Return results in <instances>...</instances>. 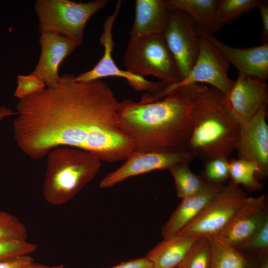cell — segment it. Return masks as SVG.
<instances>
[{"label": "cell", "instance_id": "12", "mask_svg": "<svg viewBox=\"0 0 268 268\" xmlns=\"http://www.w3.org/2000/svg\"><path fill=\"white\" fill-rule=\"evenodd\" d=\"M224 96L232 118L242 125L267 105L266 80L239 72L231 90Z\"/></svg>", "mask_w": 268, "mask_h": 268}, {"label": "cell", "instance_id": "21", "mask_svg": "<svg viewBox=\"0 0 268 268\" xmlns=\"http://www.w3.org/2000/svg\"><path fill=\"white\" fill-rule=\"evenodd\" d=\"M209 238L212 252L210 268H258L263 256L267 253L249 254L224 243L216 235Z\"/></svg>", "mask_w": 268, "mask_h": 268}, {"label": "cell", "instance_id": "33", "mask_svg": "<svg viewBox=\"0 0 268 268\" xmlns=\"http://www.w3.org/2000/svg\"><path fill=\"white\" fill-rule=\"evenodd\" d=\"M109 268H153L152 263L146 257L122 262Z\"/></svg>", "mask_w": 268, "mask_h": 268}, {"label": "cell", "instance_id": "29", "mask_svg": "<svg viewBox=\"0 0 268 268\" xmlns=\"http://www.w3.org/2000/svg\"><path fill=\"white\" fill-rule=\"evenodd\" d=\"M17 83L14 96L19 100L42 91L46 86L42 78L33 72L26 75H18Z\"/></svg>", "mask_w": 268, "mask_h": 268}, {"label": "cell", "instance_id": "37", "mask_svg": "<svg viewBox=\"0 0 268 268\" xmlns=\"http://www.w3.org/2000/svg\"></svg>", "mask_w": 268, "mask_h": 268}, {"label": "cell", "instance_id": "16", "mask_svg": "<svg viewBox=\"0 0 268 268\" xmlns=\"http://www.w3.org/2000/svg\"><path fill=\"white\" fill-rule=\"evenodd\" d=\"M41 52L33 73L40 76L47 87H55L61 79L59 67L78 46L63 36L51 33L41 34Z\"/></svg>", "mask_w": 268, "mask_h": 268}, {"label": "cell", "instance_id": "26", "mask_svg": "<svg viewBox=\"0 0 268 268\" xmlns=\"http://www.w3.org/2000/svg\"><path fill=\"white\" fill-rule=\"evenodd\" d=\"M229 163L228 157L223 156L206 160L201 176L207 183L223 185L229 178Z\"/></svg>", "mask_w": 268, "mask_h": 268}, {"label": "cell", "instance_id": "11", "mask_svg": "<svg viewBox=\"0 0 268 268\" xmlns=\"http://www.w3.org/2000/svg\"><path fill=\"white\" fill-rule=\"evenodd\" d=\"M194 156L189 152H141L134 150L118 168L100 182L102 189L111 187L125 180L152 171L169 169L178 163L189 164Z\"/></svg>", "mask_w": 268, "mask_h": 268}, {"label": "cell", "instance_id": "20", "mask_svg": "<svg viewBox=\"0 0 268 268\" xmlns=\"http://www.w3.org/2000/svg\"><path fill=\"white\" fill-rule=\"evenodd\" d=\"M219 0H166L169 11L178 10L187 13L195 25L213 35L223 25L217 16Z\"/></svg>", "mask_w": 268, "mask_h": 268}, {"label": "cell", "instance_id": "15", "mask_svg": "<svg viewBox=\"0 0 268 268\" xmlns=\"http://www.w3.org/2000/svg\"><path fill=\"white\" fill-rule=\"evenodd\" d=\"M195 27L199 36L214 45L239 72L266 80L268 78V44L249 48L234 47L221 42L196 25Z\"/></svg>", "mask_w": 268, "mask_h": 268}, {"label": "cell", "instance_id": "1", "mask_svg": "<svg viewBox=\"0 0 268 268\" xmlns=\"http://www.w3.org/2000/svg\"><path fill=\"white\" fill-rule=\"evenodd\" d=\"M75 77L65 74L55 87L19 100L13 123L17 145L33 160L59 146L88 151L101 161L125 160L134 148L119 128L113 91L100 79Z\"/></svg>", "mask_w": 268, "mask_h": 268}, {"label": "cell", "instance_id": "31", "mask_svg": "<svg viewBox=\"0 0 268 268\" xmlns=\"http://www.w3.org/2000/svg\"><path fill=\"white\" fill-rule=\"evenodd\" d=\"M257 8L259 10L262 23L261 39L262 44H268V2L261 0Z\"/></svg>", "mask_w": 268, "mask_h": 268}, {"label": "cell", "instance_id": "17", "mask_svg": "<svg viewBox=\"0 0 268 268\" xmlns=\"http://www.w3.org/2000/svg\"><path fill=\"white\" fill-rule=\"evenodd\" d=\"M224 185L207 183L198 193L182 199V201L161 228L163 238L177 234L195 218Z\"/></svg>", "mask_w": 268, "mask_h": 268}, {"label": "cell", "instance_id": "2", "mask_svg": "<svg viewBox=\"0 0 268 268\" xmlns=\"http://www.w3.org/2000/svg\"><path fill=\"white\" fill-rule=\"evenodd\" d=\"M192 85L178 87L152 102H119L121 130L141 152H189L192 126Z\"/></svg>", "mask_w": 268, "mask_h": 268}, {"label": "cell", "instance_id": "28", "mask_svg": "<svg viewBox=\"0 0 268 268\" xmlns=\"http://www.w3.org/2000/svg\"><path fill=\"white\" fill-rule=\"evenodd\" d=\"M37 248V245L26 240L0 239V260L29 255Z\"/></svg>", "mask_w": 268, "mask_h": 268}, {"label": "cell", "instance_id": "18", "mask_svg": "<svg viewBox=\"0 0 268 268\" xmlns=\"http://www.w3.org/2000/svg\"><path fill=\"white\" fill-rule=\"evenodd\" d=\"M169 11L165 0H136L130 39L163 33L167 24Z\"/></svg>", "mask_w": 268, "mask_h": 268}, {"label": "cell", "instance_id": "8", "mask_svg": "<svg viewBox=\"0 0 268 268\" xmlns=\"http://www.w3.org/2000/svg\"><path fill=\"white\" fill-rule=\"evenodd\" d=\"M229 68L230 64L220 51L207 40L200 37L199 55L188 74L178 83L151 94L150 98L158 100L176 88L200 83H208L226 96L234 82L228 75Z\"/></svg>", "mask_w": 268, "mask_h": 268}, {"label": "cell", "instance_id": "36", "mask_svg": "<svg viewBox=\"0 0 268 268\" xmlns=\"http://www.w3.org/2000/svg\"><path fill=\"white\" fill-rule=\"evenodd\" d=\"M258 268H268V254H265L261 259Z\"/></svg>", "mask_w": 268, "mask_h": 268}, {"label": "cell", "instance_id": "9", "mask_svg": "<svg viewBox=\"0 0 268 268\" xmlns=\"http://www.w3.org/2000/svg\"><path fill=\"white\" fill-rule=\"evenodd\" d=\"M121 3V0L117 2L115 11L106 18L104 23L103 32L100 38V44L104 48L102 58L92 69L76 76L75 79L77 81L87 82L104 77H118L126 79L129 84L136 90L146 91V93H149L159 92L166 86V84L160 81L149 80L127 70L121 69L113 59L114 42L112 29L120 11Z\"/></svg>", "mask_w": 268, "mask_h": 268}, {"label": "cell", "instance_id": "24", "mask_svg": "<svg viewBox=\"0 0 268 268\" xmlns=\"http://www.w3.org/2000/svg\"><path fill=\"white\" fill-rule=\"evenodd\" d=\"M262 0H219L217 16L223 26L230 24L258 6Z\"/></svg>", "mask_w": 268, "mask_h": 268}, {"label": "cell", "instance_id": "4", "mask_svg": "<svg viewBox=\"0 0 268 268\" xmlns=\"http://www.w3.org/2000/svg\"><path fill=\"white\" fill-rule=\"evenodd\" d=\"M43 196L52 205H62L74 197L99 172L101 160L75 147L59 146L47 155Z\"/></svg>", "mask_w": 268, "mask_h": 268}, {"label": "cell", "instance_id": "7", "mask_svg": "<svg viewBox=\"0 0 268 268\" xmlns=\"http://www.w3.org/2000/svg\"><path fill=\"white\" fill-rule=\"evenodd\" d=\"M247 197L239 186L230 181L177 234L207 237L218 235L228 225Z\"/></svg>", "mask_w": 268, "mask_h": 268}, {"label": "cell", "instance_id": "5", "mask_svg": "<svg viewBox=\"0 0 268 268\" xmlns=\"http://www.w3.org/2000/svg\"><path fill=\"white\" fill-rule=\"evenodd\" d=\"M124 64L128 71L143 77L153 76L167 86L182 79L163 33L130 39Z\"/></svg>", "mask_w": 268, "mask_h": 268}, {"label": "cell", "instance_id": "19", "mask_svg": "<svg viewBox=\"0 0 268 268\" xmlns=\"http://www.w3.org/2000/svg\"><path fill=\"white\" fill-rule=\"evenodd\" d=\"M200 237L176 234L163 238L145 257L153 268H177Z\"/></svg>", "mask_w": 268, "mask_h": 268}, {"label": "cell", "instance_id": "6", "mask_svg": "<svg viewBox=\"0 0 268 268\" xmlns=\"http://www.w3.org/2000/svg\"><path fill=\"white\" fill-rule=\"evenodd\" d=\"M109 1L37 0L34 8L38 18L39 31L41 34L51 33L63 36L80 46L88 21Z\"/></svg>", "mask_w": 268, "mask_h": 268}, {"label": "cell", "instance_id": "14", "mask_svg": "<svg viewBox=\"0 0 268 268\" xmlns=\"http://www.w3.org/2000/svg\"><path fill=\"white\" fill-rule=\"evenodd\" d=\"M267 106L241 125L235 149L238 158L256 163L262 177L268 174V126Z\"/></svg>", "mask_w": 268, "mask_h": 268}, {"label": "cell", "instance_id": "30", "mask_svg": "<svg viewBox=\"0 0 268 268\" xmlns=\"http://www.w3.org/2000/svg\"><path fill=\"white\" fill-rule=\"evenodd\" d=\"M249 254L261 255L268 251V219L246 244L240 248Z\"/></svg>", "mask_w": 268, "mask_h": 268}, {"label": "cell", "instance_id": "22", "mask_svg": "<svg viewBox=\"0 0 268 268\" xmlns=\"http://www.w3.org/2000/svg\"><path fill=\"white\" fill-rule=\"evenodd\" d=\"M168 170L174 179L177 195L182 199L198 193L207 183L201 176L193 173L188 164L178 163L172 166Z\"/></svg>", "mask_w": 268, "mask_h": 268}, {"label": "cell", "instance_id": "25", "mask_svg": "<svg viewBox=\"0 0 268 268\" xmlns=\"http://www.w3.org/2000/svg\"><path fill=\"white\" fill-rule=\"evenodd\" d=\"M211 256V246L209 237H201L178 268H210Z\"/></svg>", "mask_w": 268, "mask_h": 268}, {"label": "cell", "instance_id": "23", "mask_svg": "<svg viewBox=\"0 0 268 268\" xmlns=\"http://www.w3.org/2000/svg\"><path fill=\"white\" fill-rule=\"evenodd\" d=\"M229 178L231 182L237 185H242L249 191H258L264 188V185L256 177L259 175L257 164L252 161L242 159L232 158L229 161Z\"/></svg>", "mask_w": 268, "mask_h": 268}, {"label": "cell", "instance_id": "32", "mask_svg": "<svg viewBox=\"0 0 268 268\" xmlns=\"http://www.w3.org/2000/svg\"><path fill=\"white\" fill-rule=\"evenodd\" d=\"M33 261L34 259L30 255L0 260V268H21Z\"/></svg>", "mask_w": 268, "mask_h": 268}, {"label": "cell", "instance_id": "3", "mask_svg": "<svg viewBox=\"0 0 268 268\" xmlns=\"http://www.w3.org/2000/svg\"><path fill=\"white\" fill-rule=\"evenodd\" d=\"M192 85L188 151L205 161L228 157L235 149L240 126L230 116L222 93L211 86Z\"/></svg>", "mask_w": 268, "mask_h": 268}, {"label": "cell", "instance_id": "13", "mask_svg": "<svg viewBox=\"0 0 268 268\" xmlns=\"http://www.w3.org/2000/svg\"><path fill=\"white\" fill-rule=\"evenodd\" d=\"M267 219V195L248 197L228 225L216 236L224 243L240 248L251 240Z\"/></svg>", "mask_w": 268, "mask_h": 268}, {"label": "cell", "instance_id": "10", "mask_svg": "<svg viewBox=\"0 0 268 268\" xmlns=\"http://www.w3.org/2000/svg\"><path fill=\"white\" fill-rule=\"evenodd\" d=\"M163 33L182 79L193 67L200 51V37L195 23L184 11L170 10Z\"/></svg>", "mask_w": 268, "mask_h": 268}, {"label": "cell", "instance_id": "34", "mask_svg": "<svg viewBox=\"0 0 268 268\" xmlns=\"http://www.w3.org/2000/svg\"><path fill=\"white\" fill-rule=\"evenodd\" d=\"M64 265L49 266L36 263L33 261L25 265L21 268H64Z\"/></svg>", "mask_w": 268, "mask_h": 268}, {"label": "cell", "instance_id": "27", "mask_svg": "<svg viewBox=\"0 0 268 268\" xmlns=\"http://www.w3.org/2000/svg\"><path fill=\"white\" fill-rule=\"evenodd\" d=\"M27 237L25 225L16 216L0 210V239L26 240Z\"/></svg>", "mask_w": 268, "mask_h": 268}, {"label": "cell", "instance_id": "35", "mask_svg": "<svg viewBox=\"0 0 268 268\" xmlns=\"http://www.w3.org/2000/svg\"><path fill=\"white\" fill-rule=\"evenodd\" d=\"M16 114V112H13L11 109L7 108L4 106L0 107V122L5 117Z\"/></svg>", "mask_w": 268, "mask_h": 268}]
</instances>
